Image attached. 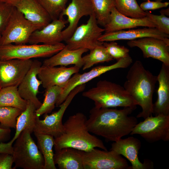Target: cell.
<instances>
[{
	"instance_id": "cell-9",
	"label": "cell",
	"mask_w": 169,
	"mask_h": 169,
	"mask_svg": "<svg viewBox=\"0 0 169 169\" xmlns=\"http://www.w3.org/2000/svg\"><path fill=\"white\" fill-rule=\"evenodd\" d=\"M85 86V84H83L73 89L65 100L59 106L60 108L57 111L50 115L48 114H44V119L43 120L37 116L33 132L50 135L54 138L61 135L64 131L62 121L64 114L74 97L78 93L83 91Z\"/></svg>"
},
{
	"instance_id": "cell-11",
	"label": "cell",
	"mask_w": 169,
	"mask_h": 169,
	"mask_svg": "<svg viewBox=\"0 0 169 169\" xmlns=\"http://www.w3.org/2000/svg\"><path fill=\"white\" fill-rule=\"evenodd\" d=\"M133 59L130 55L120 59L114 64L109 65H100L93 68L90 71L80 74H74L69 79L59 96L56 104L59 106L65 100L70 91L77 86L85 84L94 78L109 71L119 68H125L132 63Z\"/></svg>"
},
{
	"instance_id": "cell-1",
	"label": "cell",
	"mask_w": 169,
	"mask_h": 169,
	"mask_svg": "<svg viewBox=\"0 0 169 169\" xmlns=\"http://www.w3.org/2000/svg\"><path fill=\"white\" fill-rule=\"evenodd\" d=\"M134 110L93 107L86 125L89 132L103 137L107 141H116L130 134L138 123L136 118L129 115Z\"/></svg>"
},
{
	"instance_id": "cell-8",
	"label": "cell",
	"mask_w": 169,
	"mask_h": 169,
	"mask_svg": "<svg viewBox=\"0 0 169 169\" xmlns=\"http://www.w3.org/2000/svg\"><path fill=\"white\" fill-rule=\"evenodd\" d=\"M104 32L105 29L99 26L94 13L86 23L78 26L71 36L64 41L69 49L85 48L90 50L103 44L98 39Z\"/></svg>"
},
{
	"instance_id": "cell-33",
	"label": "cell",
	"mask_w": 169,
	"mask_h": 169,
	"mask_svg": "<svg viewBox=\"0 0 169 169\" xmlns=\"http://www.w3.org/2000/svg\"><path fill=\"white\" fill-rule=\"evenodd\" d=\"M23 111L19 109L13 107H0V127L16 129L17 118Z\"/></svg>"
},
{
	"instance_id": "cell-37",
	"label": "cell",
	"mask_w": 169,
	"mask_h": 169,
	"mask_svg": "<svg viewBox=\"0 0 169 169\" xmlns=\"http://www.w3.org/2000/svg\"><path fill=\"white\" fill-rule=\"evenodd\" d=\"M14 8L11 5L0 3V34L5 29Z\"/></svg>"
},
{
	"instance_id": "cell-16",
	"label": "cell",
	"mask_w": 169,
	"mask_h": 169,
	"mask_svg": "<svg viewBox=\"0 0 169 169\" xmlns=\"http://www.w3.org/2000/svg\"><path fill=\"white\" fill-rule=\"evenodd\" d=\"M93 13L91 0H71L59 17L60 18L66 16L69 23L67 28L62 32L63 41H65L71 36L81 18L90 16Z\"/></svg>"
},
{
	"instance_id": "cell-30",
	"label": "cell",
	"mask_w": 169,
	"mask_h": 169,
	"mask_svg": "<svg viewBox=\"0 0 169 169\" xmlns=\"http://www.w3.org/2000/svg\"><path fill=\"white\" fill-rule=\"evenodd\" d=\"M63 88L55 85L46 89L44 99L39 108L35 110L37 117L50 113L54 109L57 100L62 93Z\"/></svg>"
},
{
	"instance_id": "cell-42",
	"label": "cell",
	"mask_w": 169,
	"mask_h": 169,
	"mask_svg": "<svg viewBox=\"0 0 169 169\" xmlns=\"http://www.w3.org/2000/svg\"><path fill=\"white\" fill-rule=\"evenodd\" d=\"M161 14L164 15L166 16H169V8L166 9H162L160 11Z\"/></svg>"
},
{
	"instance_id": "cell-12",
	"label": "cell",
	"mask_w": 169,
	"mask_h": 169,
	"mask_svg": "<svg viewBox=\"0 0 169 169\" xmlns=\"http://www.w3.org/2000/svg\"><path fill=\"white\" fill-rule=\"evenodd\" d=\"M81 151L84 169H130L126 160L111 150Z\"/></svg>"
},
{
	"instance_id": "cell-3",
	"label": "cell",
	"mask_w": 169,
	"mask_h": 169,
	"mask_svg": "<svg viewBox=\"0 0 169 169\" xmlns=\"http://www.w3.org/2000/svg\"><path fill=\"white\" fill-rule=\"evenodd\" d=\"M87 118L81 112L70 116L63 124L64 131L54 138L55 151L65 147H71L85 151L96 147L107 151L103 141L90 133L86 125Z\"/></svg>"
},
{
	"instance_id": "cell-18",
	"label": "cell",
	"mask_w": 169,
	"mask_h": 169,
	"mask_svg": "<svg viewBox=\"0 0 169 169\" xmlns=\"http://www.w3.org/2000/svg\"><path fill=\"white\" fill-rule=\"evenodd\" d=\"M38 60H33L31 67L18 87L21 97L26 100H30L35 105L37 109L42 103L37 97L40 85L42 81L37 78L38 74L42 65Z\"/></svg>"
},
{
	"instance_id": "cell-14",
	"label": "cell",
	"mask_w": 169,
	"mask_h": 169,
	"mask_svg": "<svg viewBox=\"0 0 169 169\" xmlns=\"http://www.w3.org/2000/svg\"><path fill=\"white\" fill-rule=\"evenodd\" d=\"M141 146L139 140L133 136L122 138L111 144L110 150L122 155L131 163L130 169H150L153 168V162L146 160L143 163L140 161L138 153Z\"/></svg>"
},
{
	"instance_id": "cell-20",
	"label": "cell",
	"mask_w": 169,
	"mask_h": 169,
	"mask_svg": "<svg viewBox=\"0 0 169 169\" xmlns=\"http://www.w3.org/2000/svg\"><path fill=\"white\" fill-rule=\"evenodd\" d=\"M148 37L162 40L169 44V35L160 32L156 28L149 27L105 33L98 40L99 41L104 42L121 40H131Z\"/></svg>"
},
{
	"instance_id": "cell-13",
	"label": "cell",
	"mask_w": 169,
	"mask_h": 169,
	"mask_svg": "<svg viewBox=\"0 0 169 169\" xmlns=\"http://www.w3.org/2000/svg\"><path fill=\"white\" fill-rule=\"evenodd\" d=\"M33 61L31 59L0 60V85L2 88L18 87L29 70Z\"/></svg>"
},
{
	"instance_id": "cell-6",
	"label": "cell",
	"mask_w": 169,
	"mask_h": 169,
	"mask_svg": "<svg viewBox=\"0 0 169 169\" xmlns=\"http://www.w3.org/2000/svg\"><path fill=\"white\" fill-rule=\"evenodd\" d=\"M61 43L53 44H9L0 46V60L13 59H23L50 57L65 46Z\"/></svg>"
},
{
	"instance_id": "cell-32",
	"label": "cell",
	"mask_w": 169,
	"mask_h": 169,
	"mask_svg": "<svg viewBox=\"0 0 169 169\" xmlns=\"http://www.w3.org/2000/svg\"><path fill=\"white\" fill-rule=\"evenodd\" d=\"M115 8L120 13L126 16L140 18L146 16V11L142 10L136 0H115Z\"/></svg>"
},
{
	"instance_id": "cell-27",
	"label": "cell",
	"mask_w": 169,
	"mask_h": 169,
	"mask_svg": "<svg viewBox=\"0 0 169 169\" xmlns=\"http://www.w3.org/2000/svg\"><path fill=\"white\" fill-rule=\"evenodd\" d=\"M33 132L37 140L38 147L44 158V169H57L54 161L53 150L54 138L50 135Z\"/></svg>"
},
{
	"instance_id": "cell-46",
	"label": "cell",
	"mask_w": 169,
	"mask_h": 169,
	"mask_svg": "<svg viewBox=\"0 0 169 169\" xmlns=\"http://www.w3.org/2000/svg\"><path fill=\"white\" fill-rule=\"evenodd\" d=\"M1 35L0 34V38L1 37Z\"/></svg>"
},
{
	"instance_id": "cell-4",
	"label": "cell",
	"mask_w": 169,
	"mask_h": 169,
	"mask_svg": "<svg viewBox=\"0 0 169 169\" xmlns=\"http://www.w3.org/2000/svg\"><path fill=\"white\" fill-rule=\"evenodd\" d=\"M82 95L92 100L98 108L129 107L135 110L137 105L123 86L106 80L99 81Z\"/></svg>"
},
{
	"instance_id": "cell-34",
	"label": "cell",
	"mask_w": 169,
	"mask_h": 169,
	"mask_svg": "<svg viewBox=\"0 0 169 169\" xmlns=\"http://www.w3.org/2000/svg\"><path fill=\"white\" fill-rule=\"evenodd\" d=\"M50 15L52 20L58 19L66 7L68 0H37Z\"/></svg>"
},
{
	"instance_id": "cell-10",
	"label": "cell",
	"mask_w": 169,
	"mask_h": 169,
	"mask_svg": "<svg viewBox=\"0 0 169 169\" xmlns=\"http://www.w3.org/2000/svg\"><path fill=\"white\" fill-rule=\"evenodd\" d=\"M131 135L138 134L149 143L169 141V115L148 116L137 123Z\"/></svg>"
},
{
	"instance_id": "cell-19",
	"label": "cell",
	"mask_w": 169,
	"mask_h": 169,
	"mask_svg": "<svg viewBox=\"0 0 169 169\" xmlns=\"http://www.w3.org/2000/svg\"><path fill=\"white\" fill-rule=\"evenodd\" d=\"M68 23L67 20L63 17L52 20L42 29L33 32L29 38L28 43L53 45L61 43L63 41L62 31Z\"/></svg>"
},
{
	"instance_id": "cell-31",
	"label": "cell",
	"mask_w": 169,
	"mask_h": 169,
	"mask_svg": "<svg viewBox=\"0 0 169 169\" xmlns=\"http://www.w3.org/2000/svg\"><path fill=\"white\" fill-rule=\"evenodd\" d=\"M90 51L89 54L82 57L84 62L83 70L89 68L96 64L109 62L114 59L103 44L97 46Z\"/></svg>"
},
{
	"instance_id": "cell-28",
	"label": "cell",
	"mask_w": 169,
	"mask_h": 169,
	"mask_svg": "<svg viewBox=\"0 0 169 169\" xmlns=\"http://www.w3.org/2000/svg\"><path fill=\"white\" fill-rule=\"evenodd\" d=\"M18 87L10 86L2 88L0 90V107L11 106L24 110L27 101L22 98L18 92Z\"/></svg>"
},
{
	"instance_id": "cell-15",
	"label": "cell",
	"mask_w": 169,
	"mask_h": 169,
	"mask_svg": "<svg viewBox=\"0 0 169 169\" xmlns=\"http://www.w3.org/2000/svg\"><path fill=\"white\" fill-rule=\"evenodd\" d=\"M127 45L131 48H139L144 58L156 59L169 66V44L164 40L153 37H145L129 40Z\"/></svg>"
},
{
	"instance_id": "cell-24",
	"label": "cell",
	"mask_w": 169,
	"mask_h": 169,
	"mask_svg": "<svg viewBox=\"0 0 169 169\" xmlns=\"http://www.w3.org/2000/svg\"><path fill=\"white\" fill-rule=\"evenodd\" d=\"M157 81L159 83L157 97L153 103V114L155 115H169V66L162 64Z\"/></svg>"
},
{
	"instance_id": "cell-36",
	"label": "cell",
	"mask_w": 169,
	"mask_h": 169,
	"mask_svg": "<svg viewBox=\"0 0 169 169\" xmlns=\"http://www.w3.org/2000/svg\"><path fill=\"white\" fill-rule=\"evenodd\" d=\"M146 16L156 26V28L160 32L169 35V18L161 14L156 15L147 11H146Z\"/></svg>"
},
{
	"instance_id": "cell-35",
	"label": "cell",
	"mask_w": 169,
	"mask_h": 169,
	"mask_svg": "<svg viewBox=\"0 0 169 169\" xmlns=\"http://www.w3.org/2000/svg\"><path fill=\"white\" fill-rule=\"evenodd\" d=\"M103 45L114 59L118 60L129 55V49L124 46L118 45L115 41L103 42Z\"/></svg>"
},
{
	"instance_id": "cell-21",
	"label": "cell",
	"mask_w": 169,
	"mask_h": 169,
	"mask_svg": "<svg viewBox=\"0 0 169 169\" xmlns=\"http://www.w3.org/2000/svg\"><path fill=\"white\" fill-rule=\"evenodd\" d=\"M37 109L35 105L30 100L27 101L26 109L17 118L16 131L14 136L8 143H0V153L13 154V143L15 141L22 132L28 129L31 133L34 132L36 124L37 116L35 110Z\"/></svg>"
},
{
	"instance_id": "cell-40",
	"label": "cell",
	"mask_w": 169,
	"mask_h": 169,
	"mask_svg": "<svg viewBox=\"0 0 169 169\" xmlns=\"http://www.w3.org/2000/svg\"><path fill=\"white\" fill-rule=\"evenodd\" d=\"M11 132L10 128L0 127V143L5 142L9 139Z\"/></svg>"
},
{
	"instance_id": "cell-29",
	"label": "cell",
	"mask_w": 169,
	"mask_h": 169,
	"mask_svg": "<svg viewBox=\"0 0 169 169\" xmlns=\"http://www.w3.org/2000/svg\"><path fill=\"white\" fill-rule=\"evenodd\" d=\"M91 1L98 24L104 27L109 21L112 10L115 8V0H91Z\"/></svg>"
},
{
	"instance_id": "cell-25",
	"label": "cell",
	"mask_w": 169,
	"mask_h": 169,
	"mask_svg": "<svg viewBox=\"0 0 169 169\" xmlns=\"http://www.w3.org/2000/svg\"><path fill=\"white\" fill-rule=\"evenodd\" d=\"M89 50L85 48L71 50L65 45L59 52L45 59L42 64L52 67L74 64L80 68L84 65L82 55Z\"/></svg>"
},
{
	"instance_id": "cell-44",
	"label": "cell",
	"mask_w": 169,
	"mask_h": 169,
	"mask_svg": "<svg viewBox=\"0 0 169 169\" xmlns=\"http://www.w3.org/2000/svg\"><path fill=\"white\" fill-rule=\"evenodd\" d=\"M2 87L0 85V90L2 88Z\"/></svg>"
},
{
	"instance_id": "cell-23",
	"label": "cell",
	"mask_w": 169,
	"mask_h": 169,
	"mask_svg": "<svg viewBox=\"0 0 169 169\" xmlns=\"http://www.w3.org/2000/svg\"><path fill=\"white\" fill-rule=\"evenodd\" d=\"M15 7L39 29L52 21L49 13L37 0H20Z\"/></svg>"
},
{
	"instance_id": "cell-41",
	"label": "cell",
	"mask_w": 169,
	"mask_h": 169,
	"mask_svg": "<svg viewBox=\"0 0 169 169\" xmlns=\"http://www.w3.org/2000/svg\"><path fill=\"white\" fill-rule=\"evenodd\" d=\"M20 0H0V3H8L15 6Z\"/></svg>"
},
{
	"instance_id": "cell-2",
	"label": "cell",
	"mask_w": 169,
	"mask_h": 169,
	"mask_svg": "<svg viewBox=\"0 0 169 169\" xmlns=\"http://www.w3.org/2000/svg\"><path fill=\"white\" fill-rule=\"evenodd\" d=\"M157 76L144 67L141 62L136 61L127 73L123 87L141 108L137 118L144 119L153 114V97Z\"/></svg>"
},
{
	"instance_id": "cell-43",
	"label": "cell",
	"mask_w": 169,
	"mask_h": 169,
	"mask_svg": "<svg viewBox=\"0 0 169 169\" xmlns=\"http://www.w3.org/2000/svg\"><path fill=\"white\" fill-rule=\"evenodd\" d=\"M155 1L161 2L163 0H154Z\"/></svg>"
},
{
	"instance_id": "cell-39",
	"label": "cell",
	"mask_w": 169,
	"mask_h": 169,
	"mask_svg": "<svg viewBox=\"0 0 169 169\" xmlns=\"http://www.w3.org/2000/svg\"><path fill=\"white\" fill-rule=\"evenodd\" d=\"M13 163L12 155L7 153H0V169H12Z\"/></svg>"
},
{
	"instance_id": "cell-22",
	"label": "cell",
	"mask_w": 169,
	"mask_h": 169,
	"mask_svg": "<svg viewBox=\"0 0 169 169\" xmlns=\"http://www.w3.org/2000/svg\"><path fill=\"white\" fill-rule=\"evenodd\" d=\"M138 27L156 28L146 16L140 18L129 17L119 13L115 8L112 10L109 21L104 29L105 33H108Z\"/></svg>"
},
{
	"instance_id": "cell-17",
	"label": "cell",
	"mask_w": 169,
	"mask_h": 169,
	"mask_svg": "<svg viewBox=\"0 0 169 169\" xmlns=\"http://www.w3.org/2000/svg\"><path fill=\"white\" fill-rule=\"evenodd\" d=\"M80 69L75 65L67 68L62 66L56 67L42 64L38 77L45 89L55 85L64 88L71 76L78 73Z\"/></svg>"
},
{
	"instance_id": "cell-45",
	"label": "cell",
	"mask_w": 169,
	"mask_h": 169,
	"mask_svg": "<svg viewBox=\"0 0 169 169\" xmlns=\"http://www.w3.org/2000/svg\"><path fill=\"white\" fill-rule=\"evenodd\" d=\"M144 0V1H146V0L148 1V0Z\"/></svg>"
},
{
	"instance_id": "cell-7",
	"label": "cell",
	"mask_w": 169,
	"mask_h": 169,
	"mask_svg": "<svg viewBox=\"0 0 169 169\" xmlns=\"http://www.w3.org/2000/svg\"><path fill=\"white\" fill-rule=\"evenodd\" d=\"M39 28L27 19L15 7L8 22L0 38V46L9 44H26Z\"/></svg>"
},
{
	"instance_id": "cell-38",
	"label": "cell",
	"mask_w": 169,
	"mask_h": 169,
	"mask_svg": "<svg viewBox=\"0 0 169 169\" xmlns=\"http://www.w3.org/2000/svg\"><path fill=\"white\" fill-rule=\"evenodd\" d=\"M168 2H161L158 1H151L150 0L142 3L140 6L142 10L145 11L148 10H154L167 7Z\"/></svg>"
},
{
	"instance_id": "cell-5",
	"label": "cell",
	"mask_w": 169,
	"mask_h": 169,
	"mask_svg": "<svg viewBox=\"0 0 169 169\" xmlns=\"http://www.w3.org/2000/svg\"><path fill=\"white\" fill-rule=\"evenodd\" d=\"M28 129L23 131L13 146V169H44V157Z\"/></svg>"
},
{
	"instance_id": "cell-26",
	"label": "cell",
	"mask_w": 169,
	"mask_h": 169,
	"mask_svg": "<svg viewBox=\"0 0 169 169\" xmlns=\"http://www.w3.org/2000/svg\"><path fill=\"white\" fill-rule=\"evenodd\" d=\"M54 163L60 169H84L81 151L65 147L55 151Z\"/></svg>"
}]
</instances>
